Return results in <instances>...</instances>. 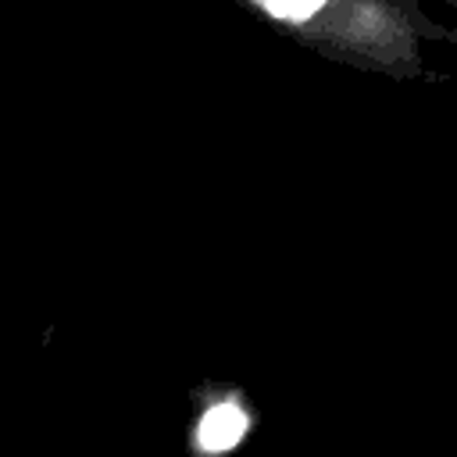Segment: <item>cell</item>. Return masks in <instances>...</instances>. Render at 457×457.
<instances>
[{"label": "cell", "mask_w": 457, "mask_h": 457, "mask_svg": "<svg viewBox=\"0 0 457 457\" xmlns=\"http://www.w3.org/2000/svg\"><path fill=\"white\" fill-rule=\"evenodd\" d=\"M261 7H268L275 18H289V21H303L307 14H314L325 0H257Z\"/></svg>", "instance_id": "2"}, {"label": "cell", "mask_w": 457, "mask_h": 457, "mask_svg": "<svg viewBox=\"0 0 457 457\" xmlns=\"http://www.w3.org/2000/svg\"><path fill=\"white\" fill-rule=\"evenodd\" d=\"M243 432H246V414H243V407L232 403V400H221V403H214V407L200 418V425H196V446H200L207 457H214V453L232 450V446L243 439Z\"/></svg>", "instance_id": "1"}]
</instances>
